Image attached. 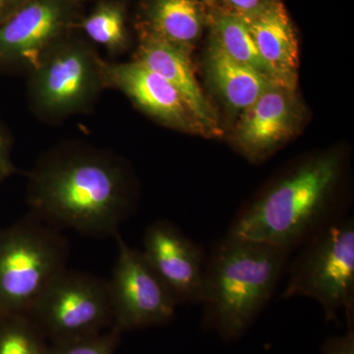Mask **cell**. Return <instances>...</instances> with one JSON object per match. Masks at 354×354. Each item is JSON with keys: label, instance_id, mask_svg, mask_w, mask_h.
<instances>
[{"label": "cell", "instance_id": "cell-1", "mask_svg": "<svg viewBox=\"0 0 354 354\" xmlns=\"http://www.w3.org/2000/svg\"><path fill=\"white\" fill-rule=\"evenodd\" d=\"M32 215L62 230L113 236L136 205L132 174L113 152L68 142L44 153L28 172Z\"/></svg>", "mask_w": 354, "mask_h": 354}, {"label": "cell", "instance_id": "cell-2", "mask_svg": "<svg viewBox=\"0 0 354 354\" xmlns=\"http://www.w3.org/2000/svg\"><path fill=\"white\" fill-rule=\"evenodd\" d=\"M342 165L337 152L305 160L241 209L228 234L290 254L304 246L342 218L334 203Z\"/></svg>", "mask_w": 354, "mask_h": 354}, {"label": "cell", "instance_id": "cell-3", "mask_svg": "<svg viewBox=\"0 0 354 354\" xmlns=\"http://www.w3.org/2000/svg\"><path fill=\"white\" fill-rule=\"evenodd\" d=\"M290 253L271 244L227 234L205 266L204 325L225 341L246 332L271 300Z\"/></svg>", "mask_w": 354, "mask_h": 354}, {"label": "cell", "instance_id": "cell-4", "mask_svg": "<svg viewBox=\"0 0 354 354\" xmlns=\"http://www.w3.org/2000/svg\"><path fill=\"white\" fill-rule=\"evenodd\" d=\"M60 230L32 214L0 230V316L27 315L53 279L67 269Z\"/></svg>", "mask_w": 354, "mask_h": 354}, {"label": "cell", "instance_id": "cell-5", "mask_svg": "<svg viewBox=\"0 0 354 354\" xmlns=\"http://www.w3.org/2000/svg\"><path fill=\"white\" fill-rule=\"evenodd\" d=\"M101 60L93 44L77 32L51 46L27 73L35 115L58 122L88 113L104 90Z\"/></svg>", "mask_w": 354, "mask_h": 354}, {"label": "cell", "instance_id": "cell-6", "mask_svg": "<svg viewBox=\"0 0 354 354\" xmlns=\"http://www.w3.org/2000/svg\"><path fill=\"white\" fill-rule=\"evenodd\" d=\"M308 297L322 306L326 319L337 321L344 310L354 319V221L342 218L302 246L290 265L283 299Z\"/></svg>", "mask_w": 354, "mask_h": 354}, {"label": "cell", "instance_id": "cell-7", "mask_svg": "<svg viewBox=\"0 0 354 354\" xmlns=\"http://www.w3.org/2000/svg\"><path fill=\"white\" fill-rule=\"evenodd\" d=\"M27 316L51 342L100 334L113 326L108 281L65 269L44 290Z\"/></svg>", "mask_w": 354, "mask_h": 354}, {"label": "cell", "instance_id": "cell-8", "mask_svg": "<svg viewBox=\"0 0 354 354\" xmlns=\"http://www.w3.org/2000/svg\"><path fill=\"white\" fill-rule=\"evenodd\" d=\"M118 257L108 286L113 326L124 330L162 326L176 316L177 305L141 250L133 248L120 232L114 235Z\"/></svg>", "mask_w": 354, "mask_h": 354}, {"label": "cell", "instance_id": "cell-9", "mask_svg": "<svg viewBox=\"0 0 354 354\" xmlns=\"http://www.w3.org/2000/svg\"><path fill=\"white\" fill-rule=\"evenodd\" d=\"M80 0H28L0 26V69L29 72L82 17Z\"/></svg>", "mask_w": 354, "mask_h": 354}, {"label": "cell", "instance_id": "cell-10", "mask_svg": "<svg viewBox=\"0 0 354 354\" xmlns=\"http://www.w3.org/2000/svg\"><path fill=\"white\" fill-rule=\"evenodd\" d=\"M141 251L177 305L201 304L207 260L202 246L171 221L160 220L147 227Z\"/></svg>", "mask_w": 354, "mask_h": 354}, {"label": "cell", "instance_id": "cell-11", "mask_svg": "<svg viewBox=\"0 0 354 354\" xmlns=\"http://www.w3.org/2000/svg\"><path fill=\"white\" fill-rule=\"evenodd\" d=\"M104 88L120 91L127 99L167 127L206 135L183 97L165 78L133 59L128 62L101 60Z\"/></svg>", "mask_w": 354, "mask_h": 354}, {"label": "cell", "instance_id": "cell-12", "mask_svg": "<svg viewBox=\"0 0 354 354\" xmlns=\"http://www.w3.org/2000/svg\"><path fill=\"white\" fill-rule=\"evenodd\" d=\"M138 32L134 60L165 78L183 97L207 136L221 133L215 109L203 93L191 60L190 51L146 31Z\"/></svg>", "mask_w": 354, "mask_h": 354}, {"label": "cell", "instance_id": "cell-13", "mask_svg": "<svg viewBox=\"0 0 354 354\" xmlns=\"http://www.w3.org/2000/svg\"><path fill=\"white\" fill-rule=\"evenodd\" d=\"M295 91L274 85L242 111L236 143L247 157L262 160L290 138L299 120Z\"/></svg>", "mask_w": 354, "mask_h": 354}, {"label": "cell", "instance_id": "cell-14", "mask_svg": "<svg viewBox=\"0 0 354 354\" xmlns=\"http://www.w3.org/2000/svg\"><path fill=\"white\" fill-rule=\"evenodd\" d=\"M244 20L266 64L286 87L295 91L299 50L295 28L283 4L272 0L264 9Z\"/></svg>", "mask_w": 354, "mask_h": 354}, {"label": "cell", "instance_id": "cell-15", "mask_svg": "<svg viewBox=\"0 0 354 354\" xmlns=\"http://www.w3.org/2000/svg\"><path fill=\"white\" fill-rule=\"evenodd\" d=\"M204 0H142L136 29L192 53L207 26Z\"/></svg>", "mask_w": 354, "mask_h": 354}, {"label": "cell", "instance_id": "cell-16", "mask_svg": "<svg viewBox=\"0 0 354 354\" xmlns=\"http://www.w3.org/2000/svg\"><path fill=\"white\" fill-rule=\"evenodd\" d=\"M207 71L225 102L236 111H245L267 88L277 85L256 70L230 57L212 39L207 53Z\"/></svg>", "mask_w": 354, "mask_h": 354}, {"label": "cell", "instance_id": "cell-17", "mask_svg": "<svg viewBox=\"0 0 354 354\" xmlns=\"http://www.w3.org/2000/svg\"><path fill=\"white\" fill-rule=\"evenodd\" d=\"M207 26L211 32L209 39H214L230 57L256 70L277 85L288 88L261 57L243 18L211 7L207 14Z\"/></svg>", "mask_w": 354, "mask_h": 354}, {"label": "cell", "instance_id": "cell-18", "mask_svg": "<svg viewBox=\"0 0 354 354\" xmlns=\"http://www.w3.org/2000/svg\"><path fill=\"white\" fill-rule=\"evenodd\" d=\"M91 44L102 46L111 57L129 46L127 6L122 0H99L76 26Z\"/></svg>", "mask_w": 354, "mask_h": 354}, {"label": "cell", "instance_id": "cell-19", "mask_svg": "<svg viewBox=\"0 0 354 354\" xmlns=\"http://www.w3.org/2000/svg\"><path fill=\"white\" fill-rule=\"evenodd\" d=\"M48 346L27 315L0 316V354H46Z\"/></svg>", "mask_w": 354, "mask_h": 354}, {"label": "cell", "instance_id": "cell-20", "mask_svg": "<svg viewBox=\"0 0 354 354\" xmlns=\"http://www.w3.org/2000/svg\"><path fill=\"white\" fill-rule=\"evenodd\" d=\"M122 332L111 326L100 334L70 339V341L53 342L48 346L46 354H114Z\"/></svg>", "mask_w": 354, "mask_h": 354}, {"label": "cell", "instance_id": "cell-21", "mask_svg": "<svg viewBox=\"0 0 354 354\" xmlns=\"http://www.w3.org/2000/svg\"><path fill=\"white\" fill-rule=\"evenodd\" d=\"M209 7L221 9L241 17H251L264 9L272 0H204Z\"/></svg>", "mask_w": 354, "mask_h": 354}, {"label": "cell", "instance_id": "cell-22", "mask_svg": "<svg viewBox=\"0 0 354 354\" xmlns=\"http://www.w3.org/2000/svg\"><path fill=\"white\" fill-rule=\"evenodd\" d=\"M348 333L339 337H333L325 342L323 354H354L353 321H348Z\"/></svg>", "mask_w": 354, "mask_h": 354}, {"label": "cell", "instance_id": "cell-23", "mask_svg": "<svg viewBox=\"0 0 354 354\" xmlns=\"http://www.w3.org/2000/svg\"><path fill=\"white\" fill-rule=\"evenodd\" d=\"M15 172L11 160V143L8 135L0 127V185Z\"/></svg>", "mask_w": 354, "mask_h": 354}, {"label": "cell", "instance_id": "cell-24", "mask_svg": "<svg viewBox=\"0 0 354 354\" xmlns=\"http://www.w3.org/2000/svg\"><path fill=\"white\" fill-rule=\"evenodd\" d=\"M28 0H0V26L6 23Z\"/></svg>", "mask_w": 354, "mask_h": 354}, {"label": "cell", "instance_id": "cell-25", "mask_svg": "<svg viewBox=\"0 0 354 354\" xmlns=\"http://www.w3.org/2000/svg\"><path fill=\"white\" fill-rule=\"evenodd\" d=\"M80 1H81V2H84V1H85V0H80Z\"/></svg>", "mask_w": 354, "mask_h": 354}]
</instances>
